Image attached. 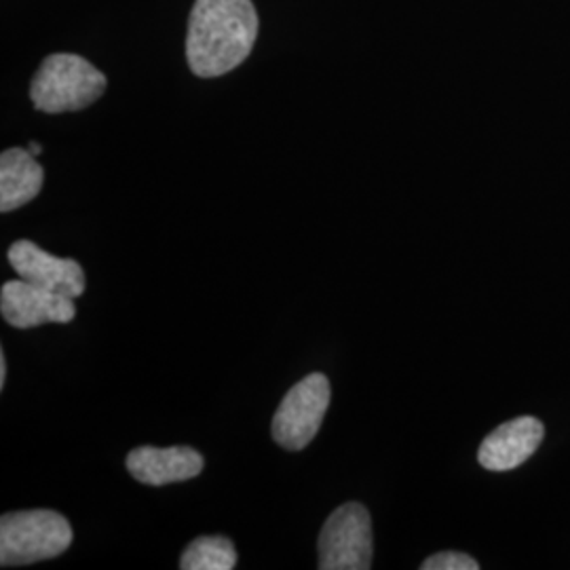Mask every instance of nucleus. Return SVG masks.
I'll return each mask as SVG.
<instances>
[{"label": "nucleus", "instance_id": "f257e3e1", "mask_svg": "<svg viewBox=\"0 0 570 570\" xmlns=\"http://www.w3.org/2000/svg\"><path fill=\"white\" fill-rule=\"evenodd\" d=\"M258 13L252 0H197L188 21L186 58L197 77L235 70L252 53Z\"/></svg>", "mask_w": 570, "mask_h": 570}, {"label": "nucleus", "instance_id": "f03ea898", "mask_svg": "<svg viewBox=\"0 0 570 570\" xmlns=\"http://www.w3.org/2000/svg\"><path fill=\"white\" fill-rule=\"evenodd\" d=\"M106 91L102 72L72 53H56L42 61L30 85V98L37 110L47 115L82 110Z\"/></svg>", "mask_w": 570, "mask_h": 570}, {"label": "nucleus", "instance_id": "7ed1b4c3", "mask_svg": "<svg viewBox=\"0 0 570 570\" xmlns=\"http://www.w3.org/2000/svg\"><path fill=\"white\" fill-rule=\"evenodd\" d=\"M70 546V522L58 511H11L0 518L2 567H26L51 560L61 556Z\"/></svg>", "mask_w": 570, "mask_h": 570}, {"label": "nucleus", "instance_id": "20e7f679", "mask_svg": "<svg viewBox=\"0 0 570 570\" xmlns=\"http://www.w3.org/2000/svg\"><path fill=\"white\" fill-rule=\"evenodd\" d=\"M332 400L330 381L322 372L308 374L285 393L273 416V438L287 450H303L324 423Z\"/></svg>", "mask_w": 570, "mask_h": 570}, {"label": "nucleus", "instance_id": "39448f33", "mask_svg": "<svg viewBox=\"0 0 570 570\" xmlns=\"http://www.w3.org/2000/svg\"><path fill=\"white\" fill-rule=\"evenodd\" d=\"M372 567V522L360 503L334 511L320 534V569L367 570Z\"/></svg>", "mask_w": 570, "mask_h": 570}, {"label": "nucleus", "instance_id": "423d86ee", "mask_svg": "<svg viewBox=\"0 0 570 570\" xmlns=\"http://www.w3.org/2000/svg\"><path fill=\"white\" fill-rule=\"evenodd\" d=\"M0 313L9 326L37 327L42 324H68L77 315L75 298L61 296L26 279L2 285Z\"/></svg>", "mask_w": 570, "mask_h": 570}, {"label": "nucleus", "instance_id": "0eeeda50", "mask_svg": "<svg viewBox=\"0 0 570 570\" xmlns=\"http://www.w3.org/2000/svg\"><path fill=\"white\" fill-rule=\"evenodd\" d=\"M7 258L21 279L30 284L68 298H79L85 292L82 266L72 258H58L28 239L11 245Z\"/></svg>", "mask_w": 570, "mask_h": 570}, {"label": "nucleus", "instance_id": "6e6552de", "mask_svg": "<svg viewBox=\"0 0 570 570\" xmlns=\"http://www.w3.org/2000/svg\"><path fill=\"white\" fill-rule=\"evenodd\" d=\"M546 438V428L534 416H520L494 429L482 442L478 461L489 471H511L529 461Z\"/></svg>", "mask_w": 570, "mask_h": 570}, {"label": "nucleus", "instance_id": "1a4fd4ad", "mask_svg": "<svg viewBox=\"0 0 570 570\" xmlns=\"http://www.w3.org/2000/svg\"><path fill=\"white\" fill-rule=\"evenodd\" d=\"M127 471L146 487H165L197 478L204 471V456L188 446H142L129 452Z\"/></svg>", "mask_w": 570, "mask_h": 570}, {"label": "nucleus", "instance_id": "9d476101", "mask_svg": "<svg viewBox=\"0 0 570 570\" xmlns=\"http://www.w3.org/2000/svg\"><path fill=\"white\" fill-rule=\"evenodd\" d=\"M45 183V171L26 148H9L0 155V212H13L30 204Z\"/></svg>", "mask_w": 570, "mask_h": 570}, {"label": "nucleus", "instance_id": "9b49d317", "mask_svg": "<svg viewBox=\"0 0 570 570\" xmlns=\"http://www.w3.org/2000/svg\"><path fill=\"white\" fill-rule=\"evenodd\" d=\"M237 564L235 546L225 537L195 539L183 553V570H233Z\"/></svg>", "mask_w": 570, "mask_h": 570}, {"label": "nucleus", "instance_id": "f8f14e48", "mask_svg": "<svg viewBox=\"0 0 570 570\" xmlns=\"http://www.w3.org/2000/svg\"><path fill=\"white\" fill-rule=\"evenodd\" d=\"M423 570H478L480 564L468 556V553H459V551H442L428 558L423 564Z\"/></svg>", "mask_w": 570, "mask_h": 570}, {"label": "nucleus", "instance_id": "ddd939ff", "mask_svg": "<svg viewBox=\"0 0 570 570\" xmlns=\"http://www.w3.org/2000/svg\"><path fill=\"white\" fill-rule=\"evenodd\" d=\"M4 381H7V360H4V353H0V387H4Z\"/></svg>", "mask_w": 570, "mask_h": 570}, {"label": "nucleus", "instance_id": "4468645a", "mask_svg": "<svg viewBox=\"0 0 570 570\" xmlns=\"http://www.w3.org/2000/svg\"><path fill=\"white\" fill-rule=\"evenodd\" d=\"M28 150H30V153H32V155L37 157V155H41L42 146L41 144L30 142V146H28Z\"/></svg>", "mask_w": 570, "mask_h": 570}]
</instances>
